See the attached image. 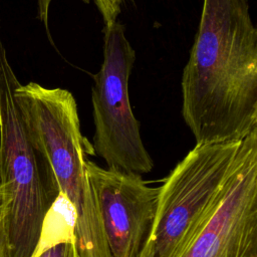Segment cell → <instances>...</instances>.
I'll use <instances>...</instances> for the list:
<instances>
[{
	"mask_svg": "<svg viewBox=\"0 0 257 257\" xmlns=\"http://www.w3.org/2000/svg\"><path fill=\"white\" fill-rule=\"evenodd\" d=\"M181 87L196 145L239 141L257 130V29L248 0H203Z\"/></svg>",
	"mask_w": 257,
	"mask_h": 257,
	"instance_id": "obj_1",
	"label": "cell"
},
{
	"mask_svg": "<svg viewBox=\"0 0 257 257\" xmlns=\"http://www.w3.org/2000/svg\"><path fill=\"white\" fill-rule=\"evenodd\" d=\"M15 100L28 137L50 168L60 195L73 211V236L79 257H111L85 170L87 144L77 104L64 88L19 83Z\"/></svg>",
	"mask_w": 257,
	"mask_h": 257,
	"instance_id": "obj_2",
	"label": "cell"
},
{
	"mask_svg": "<svg viewBox=\"0 0 257 257\" xmlns=\"http://www.w3.org/2000/svg\"><path fill=\"white\" fill-rule=\"evenodd\" d=\"M19 83L0 32V185L7 257H32L60 191L28 137L14 95Z\"/></svg>",
	"mask_w": 257,
	"mask_h": 257,
	"instance_id": "obj_3",
	"label": "cell"
},
{
	"mask_svg": "<svg viewBox=\"0 0 257 257\" xmlns=\"http://www.w3.org/2000/svg\"><path fill=\"white\" fill-rule=\"evenodd\" d=\"M241 140L196 145L159 187L150 257H176L205 218L237 157Z\"/></svg>",
	"mask_w": 257,
	"mask_h": 257,
	"instance_id": "obj_4",
	"label": "cell"
},
{
	"mask_svg": "<svg viewBox=\"0 0 257 257\" xmlns=\"http://www.w3.org/2000/svg\"><path fill=\"white\" fill-rule=\"evenodd\" d=\"M135 61L136 51L124 26L117 21L103 26V60L91 89L92 149L107 169L143 175L153 170L154 162L130 101L128 80Z\"/></svg>",
	"mask_w": 257,
	"mask_h": 257,
	"instance_id": "obj_5",
	"label": "cell"
},
{
	"mask_svg": "<svg viewBox=\"0 0 257 257\" xmlns=\"http://www.w3.org/2000/svg\"><path fill=\"white\" fill-rule=\"evenodd\" d=\"M176 257H257V130L241 140L218 198Z\"/></svg>",
	"mask_w": 257,
	"mask_h": 257,
	"instance_id": "obj_6",
	"label": "cell"
},
{
	"mask_svg": "<svg viewBox=\"0 0 257 257\" xmlns=\"http://www.w3.org/2000/svg\"><path fill=\"white\" fill-rule=\"evenodd\" d=\"M85 170L111 257H141L153 231L159 187L88 160Z\"/></svg>",
	"mask_w": 257,
	"mask_h": 257,
	"instance_id": "obj_7",
	"label": "cell"
},
{
	"mask_svg": "<svg viewBox=\"0 0 257 257\" xmlns=\"http://www.w3.org/2000/svg\"><path fill=\"white\" fill-rule=\"evenodd\" d=\"M56 223L55 233V225L48 214L39 245L32 257H79L73 236V222L59 214Z\"/></svg>",
	"mask_w": 257,
	"mask_h": 257,
	"instance_id": "obj_8",
	"label": "cell"
},
{
	"mask_svg": "<svg viewBox=\"0 0 257 257\" xmlns=\"http://www.w3.org/2000/svg\"><path fill=\"white\" fill-rule=\"evenodd\" d=\"M94 3L100 12L104 26L110 25L116 21L117 15L120 13L119 9H116L110 0H94Z\"/></svg>",
	"mask_w": 257,
	"mask_h": 257,
	"instance_id": "obj_9",
	"label": "cell"
},
{
	"mask_svg": "<svg viewBox=\"0 0 257 257\" xmlns=\"http://www.w3.org/2000/svg\"><path fill=\"white\" fill-rule=\"evenodd\" d=\"M84 3H89L90 0H81ZM52 0H37V17L43 23L48 35V11Z\"/></svg>",
	"mask_w": 257,
	"mask_h": 257,
	"instance_id": "obj_10",
	"label": "cell"
},
{
	"mask_svg": "<svg viewBox=\"0 0 257 257\" xmlns=\"http://www.w3.org/2000/svg\"><path fill=\"white\" fill-rule=\"evenodd\" d=\"M0 257H7V242L2 217V210L0 207Z\"/></svg>",
	"mask_w": 257,
	"mask_h": 257,
	"instance_id": "obj_11",
	"label": "cell"
},
{
	"mask_svg": "<svg viewBox=\"0 0 257 257\" xmlns=\"http://www.w3.org/2000/svg\"><path fill=\"white\" fill-rule=\"evenodd\" d=\"M141 257H150V247H149L148 243H147V245L145 247V250H144V252H143Z\"/></svg>",
	"mask_w": 257,
	"mask_h": 257,
	"instance_id": "obj_12",
	"label": "cell"
},
{
	"mask_svg": "<svg viewBox=\"0 0 257 257\" xmlns=\"http://www.w3.org/2000/svg\"><path fill=\"white\" fill-rule=\"evenodd\" d=\"M2 205V189H1V185H0V207Z\"/></svg>",
	"mask_w": 257,
	"mask_h": 257,
	"instance_id": "obj_13",
	"label": "cell"
}]
</instances>
